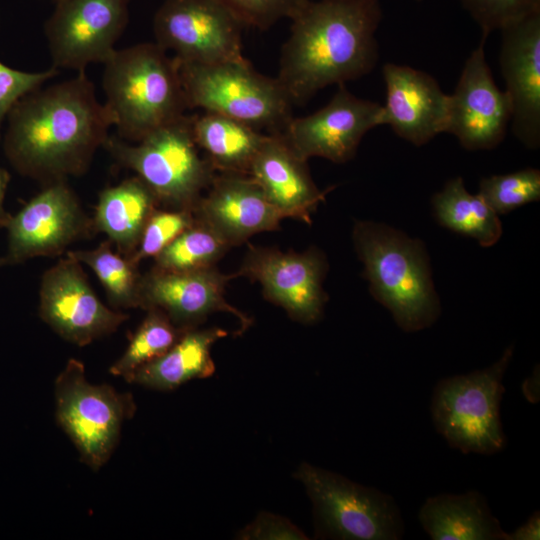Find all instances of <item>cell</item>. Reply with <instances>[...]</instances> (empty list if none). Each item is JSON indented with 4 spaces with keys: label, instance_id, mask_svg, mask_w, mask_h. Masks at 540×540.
Instances as JSON below:
<instances>
[{
    "label": "cell",
    "instance_id": "6da1fadb",
    "mask_svg": "<svg viewBox=\"0 0 540 540\" xmlns=\"http://www.w3.org/2000/svg\"><path fill=\"white\" fill-rule=\"evenodd\" d=\"M7 119V158L22 174L47 184L84 173L114 125L85 71L25 95Z\"/></svg>",
    "mask_w": 540,
    "mask_h": 540
},
{
    "label": "cell",
    "instance_id": "7a4b0ae2",
    "mask_svg": "<svg viewBox=\"0 0 540 540\" xmlns=\"http://www.w3.org/2000/svg\"><path fill=\"white\" fill-rule=\"evenodd\" d=\"M382 17L379 0H309L290 19L276 76L293 105L371 73L379 59Z\"/></svg>",
    "mask_w": 540,
    "mask_h": 540
},
{
    "label": "cell",
    "instance_id": "3957f363",
    "mask_svg": "<svg viewBox=\"0 0 540 540\" xmlns=\"http://www.w3.org/2000/svg\"><path fill=\"white\" fill-rule=\"evenodd\" d=\"M352 240L372 296L397 326L409 333L432 326L441 305L424 243L373 221H356Z\"/></svg>",
    "mask_w": 540,
    "mask_h": 540
},
{
    "label": "cell",
    "instance_id": "277c9868",
    "mask_svg": "<svg viewBox=\"0 0 540 540\" xmlns=\"http://www.w3.org/2000/svg\"><path fill=\"white\" fill-rule=\"evenodd\" d=\"M104 65V104L120 137L138 142L188 109L178 61L158 44L115 50Z\"/></svg>",
    "mask_w": 540,
    "mask_h": 540
},
{
    "label": "cell",
    "instance_id": "5b68a950",
    "mask_svg": "<svg viewBox=\"0 0 540 540\" xmlns=\"http://www.w3.org/2000/svg\"><path fill=\"white\" fill-rule=\"evenodd\" d=\"M192 121L184 114L136 144L108 137L103 147L137 174L159 207L194 211L217 172L195 142Z\"/></svg>",
    "mask_w": 540,
    "mask_h": 540
},
{
    "label": "cell",
    "instance_id": "8992f818",
    "mask_svg": "<svg viewBox=\"0 0 540 540\" xmlns=\"http://www.w3.org/2000/svg\"><path fill=\"white\" fill-rule=\"evenodd\" d=\"M508 346L489 367L437 382L431 397V418L448 445L462 453L493 455L505 449L500 404L503 379L512 360Z\"/></svg>",
    "mask_w": 540,
    "mask_h": 540
},
{
    "label": "cell",
    "instance_id": "52a82bcc",
    "mask_svg": "<svg viewBox=\"0 0 540 540\" xmlns=\"http://www.w3.org/2000/svg\"><path fill=\"white\" fill-rule=\"evenodd\" d=\"M178 66L188 109L221 114L268 134L282 133L293 117V103L278 79L257 72L247 59Z\"/></svg>",
    "mask_w": 540,
    "mask_h": 540
},
{
    "label": "cell",
    "instance_id": "ba28073f",
    "mask_svg": "<svg viewBox=\"0 0 540 540\" xmlns=\"http://www.w3.org/2000/svg\"><path fill=\"white\" fill-rule=\"evenodd\" d=\"M313 504L318 538L399 540L404 534L401 511L391 495L348 478L302 463L296 471Z\"/></svg>",
    "mask_w": 540,
    "mask_h": 540
},
{
    "label": "cell",
    "instance_id": "9c48e42d",
    "mask_svg": "<svg viewBox=\"0 0 540 540\" xmlns=\"http://www.w3.org/2000/svg\"><path fill=\"white\" fill-rule=\"evenodd\" d=\"M54 392L58 424L81 460L97 471L115 450L122 424L136 410L132 395L107 384H91L83 363L73 358L57 376Z\"/></svg>",
    "mask_w": 540,
    "mask_h": 540
},
{
    "label": "cell",
    "instance_id": "30bf717a",
    "mask_svg": "<svg viewBox=\"0 0 540 540\" xmlns=\"http://www.w3.org/2000/svg\"><path fill=\"white\" fill-rule=\"evenodd\" d=\"M242 23L217 0H165L157 10L156 44L180 62L242 61Z\"/></svg>",
    "mask_w": 540,
    "mask_h": 540
},
{
    "label": "cell",
    "instance_id": "8fae6325",
    "mask_svg": "<svg viewBox=\"0 0 540 540\" xmlns=\"http://www.w3.org/2000/svg\"><path fill=\"white\" fill-rule=\"evenodd\" d=\"M327 270L326 256L316 247L298 253L250 245L235 274L258 282L263 296L293 320L313 324L328 300L323 289Z\"/></svg>",
    "mask_w": 540,
    "mask_h": 540
},
{
    "label": "cell",
    "instance_id": "7c38bea8",
    "mask_svg": "<svg viewBox=\"0 0 540 540\" xmlns=\"http://www.w3.org/2000/svg\"><path fill=\"white\" fill-rule=\"evenodd\" d=\"M131 0H56L45 24L54 68L85 71L105 63L125 30Z\"/></svg>",
    "mask_w": 540,
    "mask_h": 540
},
{
    "label": "cell",
    "instance_id": "4fadbf2b",
    "mask_svg": "<svg viewBox=\"0 0 540 540\" xmlns=\"http://www.w3.org/2000/svg\"><path fill=\"white\" fill-rule=\"evenodd\" d=\"M382 105L338 85L330 101L304 117H292L280 133L304 160L321 157L342 164L352 160L365 134L381 125Z\"/></svg>",
    "mask_w": 540,
    "mask_h": 540
},
{
    "label": "cell",
    "instance_id": "5bb4252c",
    "mask_svg": "<svg viewBox=\"0 0 540 540\" xmlns=\"http://www.w3.org/2000/svg\"><path fill=\"white\" fill-rule=\"evenodd\" d=\"M39 313L58 335L78 346L115 332L128 318L99 300L80 263L69 256L43 274Z\"/></svg>",
    "mask_w": 540,
    "mask_h": 540
},
{
    "label": "cell",
    "instance_id": "9a60e30c",
    "mask_svg": "<svg viewBox=\"0 0 540 540\" xmlns=\"http://www.w3.org/2000/svg\"><path fill=\"white\" fill-rule=\"evenodd\" d=\"M481 39L462 68L454 92L449 94L446 133L469 151L491 150L505 138L511 121V104L495 84Z\"/></svg>",
    "mask_w": 540,
    "mask_h": 540
},
{
    "label": "cell",
    "instance_id": "2e32d148",
    "mask_svg": "<svg viewBox=\"0 0 540 540\" xmlns=\"http://www.w3.org/2000/svg\"><path fill=\"white\" fill-rule=\"evenodd\" d=\"M5 226L10 262L59 255L94 227L65 180L48 183Z\"/></svg>",
    "mask_w": 540,
    "mask_h": 540
},
{
    "label": "cell",
    "instance_id": "e0dca14e",
    "mask_svg": "<svg viewBox=\"0 0 540 540\" xmlns=\"http://www.w3.org/2000/svg\"><path fill=\"white\" fill-rule=\"evenodd\" d=\"M236 274H224L215 266L192 271H166L153 267L141 278L140 307L163 311L178 327H197L210 314L226 312L242 329L252 320L225 299L227 283Z\"/></svg>",
    "mask_w": 540,
    "mask_h": 540
},
{
    "label": "cell",
    "instance_id": "ac0fdd59",
    "mask_svg": "<svg viewBox=\"0 0 540 540\" xmlns=\"http://www.w3.org/2000/svg\"><path fill=\"white\" fill-rule=\"evenodd\" d=\"M500 70L511 104V128L530 150L540 147V11L503 28Z\"/></svg>",
    "mask_w": 540,
    "mask_h": 540
},
{
    "label": "cell",
    "instance_id": "d6986e66",
    "mask_svg": "<svg viewBox=\"0 0 540 540\" xmlns=\"http://www.w3.org/2000/svg\"><path fill=\"white\" fill-rule=\"evenodd\" d=\"M386 102L381 125L415 146H423L438 134L446 133L449 94L444 93L430 74L395 63L382 68Z\"/></svg>",
    "mask_w": 540,
    "mask_h": 540
},
{
    "label": "cell",
    "instance_id": "ffe728a7",
    "mask_svg": "<svg viewBox=\"0 0 540 540\" xmlns=\"http://www.w3.org/2000/svg\"><path fill=\"white\" fill-rule=\"evenodd\" d=\"M194 214L230 247L279 229L283 217L249 175L217 172Z\"/></svg>",
    "mask_w": 540,
    "mask_h": 540
},
{
    "label": "cell",
    "instance_id": "44dd1931",
    "mask_svg": "<svg viewBox=\"0 0 540 540\" xmlns=\"http://www.w3.org/2000/svg\"><path fill=\"white\" fill-rule=\"evenodd\" d=\"M249 176L283 219L310 225L312 214L325 201L327 191L316 186L307 161L296 155L280 134H268L252 162Z\"/></svg>",
    "mask_w": 540,
    "mask_h": 540
},
{
    "label": "cell",
    "instance_id": "7402d4cb",
    "mask_svg": "<svg viewBox=\"0 0 540 540\" xmlns=\"http://www.w3.org/2000/svg\"><path fill=\"white\" fill-rule=\"evenodd\" d=\"M418 519L433 540H508V533L477 490L429 497Z\"/></svg>",
    "mask_w": 540,
    "mask_h": 540
},
{
    "label": "cell",
    "instance_id": "603a6c76",
    "mask_svg": "<svg viewBox=\"0 0 540 540\" xmlns=\"http://www.w3.org/2000/svg\"><path fill=\"white\" fill-rule=\"evenodd\" d=\"M227 335L219 327L187 329L165 354L138 368L129 382L169 391L190 380L208 378L215 372L211 348Z\"/></svg>",
    "mask_w": 540,
    "mask_h": 540
},
{
    "label": "cell",
    "instance_id": "cb8c5ba5",
    "mask_svg": "<svg viewBox=\"0 0 540 540\" xmlns=\"http://www.w3.org/2000/svg\"><path fill=\"white\" fill-rule=\"evenodd\" d=\"M157 207V199L150 188L139 177H131L99 194L93 225L130 258Z\"/></svg>",
    "mask_w": 540,
    "mask_h": 540
},
{
    "label": "cell",
    "instance_id": "d4e9b609",
    "mask_svg": "<svg viewBox=\"0 0 540 540\" xmlns=\"http://www.w3.org/2000/svg\"><path fill=\"white\" fill-rule=\"evenodd\" d=\"M195 142L216 172L249 175L268 133L239 120L213 113L193 115Z\"/></svg>",
    "mask_w": 540,
    "mask_h": 540
},
{
    "label": "cell",
    "instance_id": "484cf974",
    "mask_svg": "<svg viewBox=\"0 0 540 540\" xmlns=\"http://www.w3.org/2000/svg\"><path fill=\"white\" fill-rule=\"evenodd\" d=\"M431 203L441 226L475 239L482 247L493 246L502 235L499 215L478 193L468 192L462 177L448 180Z\"/></svg>",
    "mask_w": 540,
    "mask_h": 540
},
{
    "label": "cell",
    "instance_id": "4316f807",
    "mask_svg": "<svg viewBox=\"0 0 540 540\" xmlns=\"http://www.w3.org/2000/svg\"><path fill=\"white\" fill-rule=\"evenodd\" d=\"M110 240L91 250L67 252V256L89 266L106 290L110 303L117 308L140 307L142 275L138 264L113 252Z\"/></svg>",
    "mask_w": 540,
    "mask_h": 540
},
{
    "label": "cell",
    "instance_id": "83f0119b",
    "mask_svg": "<svg viewBox=\"0 0 540 540\" xmlns=\"http://www.w3.org/2000/svg\"><path fill=\"white\" fill-rule=\"evenodd\" d=\"M146 311L126 351L110 367L112 375L121 376L128 382L138 368L165 354L187 330L176 326L157 308Z\"/></svg>",
    "mask_w": 540,
    "mask_h": 540
},
{
    "label": "cell",
    "instance_id": "f1b7e54d",
    "mask_svg": "<svg viewBox=\"0 0 540 540\" xmlns=\"http://www.w3.org/2000/svg\"><path fill=\"white\" fill-rule=\"evenodd\" d=\"M229 248L214 230L196 218L193 225L154 257V267L166 271L213 267Z\"/></svg>",
    "mask_w": 540,
    "mask_h": 540
},
{
    "label": "cell",
    "instance_id": "f546056e",
    "mask_svg": "<svg viewBox=\"0 0 540 540\" xmlns=\"http://www.w3.org/2000/svg\"><path fill=\"white\" fill-rule=\"evenodd\" d=\"M478 194L497 215H505L540 199V170L525 168L482 178Z\"/></svg>",
    "mask_w": 540,
    "mask_h": 540
},
{
    "label": "cell",
    "instance_id": "4dcf8cb0",
    "mask_svg": "<svg viewBox=\"0 0 540 540\" xmlns=\"http://www.w3.org/2000/svg\"><path fill=\"white\" fill-rule=\"evenodd\" d=\"M196 220L192 210L157 207L149 217L138 246L130 259L139 264L143 259L156 257Z\"/></svg>",
    "mask_w": 540,
    "mask_h": 540
},
{
    "label": "cell",
    "instance_id": "1f68e13d",
    "mask_svg": "<svg viewBox=\"0 0 540 540\" xmlns=\"http://www.w3.org/2000/svg\"><path fill=\"white\" fill-rule=\"evenodd\" d=\"M462 7L487 38L503 28L540 11V0H460Z\"/></svg>",
    "mask_w": 540,
    "mask_h": 540
},
{
    "label": "cell",
    "instance_id": "d6a6232c",
    "mask_svg": "<svg viewBox=\"0 0 540 540\" xmlns=\"http://www.w3.org/2000/svg\"><path fill=\"white\" fill-rule=\"evenodd\" d=\"M244 27L267 30L283 18L294 17L309 0H217Z\"/></svg>",
    "mask_w": 540,
    "mask_h": 540
},
{
    "label": "cell",
    "instance_id": "836d02e7",
    "mask_svg": "<svg viewBox=\"0 0 540 540\" xmlns=\"http://www.w3.org/2000/svg\"><path fill=\"white\" fill-rule=\"evenodd\" d=\"M57 74L58 69L54 67L42 72H24L0 62V130L12 107L22 97L40 88Z\"/></svg>",
    "mask_w": 540,
    "mask_h": 540
},
{
    "label": "cell",
    "instance_id": "e575fe53",
    "mask_svg": "<svg viewBox=\"0 0 540 540\" xmlns=\"http://www.w3.org/2000/svg\"><path fill=\"white\" fill-rule=\"evenodd\" d=\"M239 539H308L304 532L288 519L268 512H261L255 520L243 528L237 536Z\"/></svg>",
    "mask_w": 540,
    "mask_h": 540
},
{
    "label": "cell",
    "instance_id": "d590c367",
    "mask_svg": "<svg viewBox=\"0 0 540 540\" xmlns=\"http://www.w3.org/2000/svg\"><path fill=\"white\" fill-rule=\"evenodd\" d=\"M538 539H540V513L538 510L534 511L529 518L512 533H508V540Z\"/></svg>",
    "mask_w": 540,
    "mask_h": 540
},
{
    "label": "cell",
    "instance_id": "8d00e7d4",
    "mask_svg": "<svg viewBox=\"0 0 540 540\" xmlns=\"http://www.w3.org/2000/svg\"><path fill=\"white\" fill-rule=\"evenodd\" d=\"M522 391L527 399L531 403L539 401V367L534 369L532 375L527 377L522 384Z\"/></svg>",
    "mask_w": 540,
    "mask_h": 540
},
{
    "label": "cell",
    "instance_id": "74e56055",
    "mask_svg": "<svg viewBox=\"0 0 540 540\" xmlns=\"http://www.w3.org/2000/svg\"><path fill=\"white\" fill-rule=\"evenodd\" d=\"M8 181V173L5 170L0 169V223L3 225H5L6 221L10 217V215H8L3 209V200Z\"/></svg>",
    "mask_w": 540,
    "mask_h": 540
},
{
    "label": "cell",
    "instance_id": "f35d334b",
    "mask_svg": "<svg viewBox=\"0 0 540 540\" xmlns=\"http://www.w3.org/2000/svg\"><path fill=\"white\" fill-rule=\"evenodd\" d=\"M5 261H6L5 259H1V258H0V265L4 264Z\"/></svg>",
    "mask_w": 540,
    "mask_h": 540
},
{
    "label": "cell",
    "instance_id": "ab89813d",
    "mask_svg": "<svg viewBox=\"0 0 540 540\" xmlns=\"http://www.w3.org/2000/svg\"><path fill=\"white\" fill-rule=\"evenodd\" d=\"M415 1H421V0H415Z\"/></svg>",
    "mask_w": 540,
    "mask_h": 540
}]
</instances>
